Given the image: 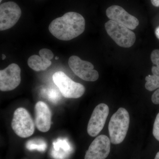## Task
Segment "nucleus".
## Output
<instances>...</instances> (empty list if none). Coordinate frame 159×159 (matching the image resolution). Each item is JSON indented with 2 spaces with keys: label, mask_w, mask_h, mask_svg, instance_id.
<instances>
[{
  "label": "nucleus",
  "mask_w": 159,
  "mask_h": 159,
  "mask_svg": "<svg viewBox=\"0 0 159 159\" xmlns=\"http://www.w3.org/2000/svg\"><path fill=\"white\" fill-rule=\"evenodd\" d=\"M85 27V20L81 14L68 12L53 20L49 25V30L57 39L69 41L83 33Z\"/></svg>",
  "instance_id": "obj_1"
},
{
  "label": "nucleus",
  "mask_w": 159,
  "mask_h": 159,
  "mask_svg": "<svg viewBox=\"0 0 159 159\" xmlns=\"http://www.w3.org/2000/svg\"><path fill=\"white\" fill-rule=\"evenodd\" d=\"M129 124V116L125 109L120 107L111 117L108 125L110 139L112 144H119L125 139Z\"/></svg>",
  "instance_id": "obj_2"
},
{
  "label": "nucleus",
  "mask_w": 159,
  "mask_h": 159,
  "mask_svg": "<svg viewBox=\"0 0 159 159\" xmlns=\"http://www.w3.org/2000/svg\"><path fill=\"white\" fill-rule=\"evenodd\" d=\"M105 28L108 35L120 47L129 48L135 42V34L123 25L110 20L105 23Z\"/></svg>",
  "instance_id": "obj_3"
},
{
  "label": "nucleus",
  "mask_w": 159,
  "mask_h": 159,
  "mask_svg": "<svg viewBox=\"0 0 159 159\" xmlns=\"http://www.w3.org/2000/svg\"><path fill=\"white\" fill-rule=\"evenodd\" d=\"M53 80L64 97L77 99L82 97L85 92L84 86L75 82L62 71L53 75Z\"/></svg>",
  "instance_id": "obj_4"
},
{
  "label": "nucleus",
  "mask_w": 159,
  "mask_h": 159,
  "mask_svg": "<svg viewBox=\"0 0 159 159\" xmlns=\"http://www.w3.org/2000/svg\"><path fill=\"white\" fill-rule=\"evenodd\" d=\"M11 127L15 133L22 138L31 136L34 131V124L29 112L25 109H16L13 114Z\"/></svg>",
  "instance_id": "obj_5"
},
{
  "label": "nucleus",
  "mask_w": 159,
  "mask_h": 159,
  "mask_svg": "<svg viewBox=\"0 0 159 159\" xmlns=\"http://www.w3.org/2000/svg\"><path fill=\"white\" fill-rule=\"evenodd\" d=\"M69 65L74 74L83 80L95 81L99 78V73L94 70V66L78 56H71L69 59Z\"/></svg>",
  "instance_id": "obj_6"
},
{
  "label": "nucleus",
  "mask_w": 159,
  "mask_h": 159,
  "mask_svg": "<svg viewBox=\"0 0 159 159\" xmlns=\"http://www.w3.org/2000/svg\"><path fill=\"white\" fill-rule=\"evenodd\" d=\"M20 8L12 2L2 3L0 6V30L5 31L12 28L21 16Z\"/></svg>",
  "instance_id": "obj_7"
},
{
  "label": "nucleus",
  "mask_w": 159,
  "mask_h": 159,
  "mask_svg": "<svg viewBox=\"0 0 159 159\" xmlns=\"http://www.w3.org/2000/svg\"><path fill=\"white\" fill-rule=\"evenodd\" d=\"M21 70L15 63L9 65L0 71V90L2 92L11 91L16 88L21 82Z\"/></svg>",
  "instance_id": "obj_8"
},
{
  "label": "nucleus",
  "mask_w": 159,
  "mask_h": 159,
  "mask_svg": "<svg viewBox=\"0 0 159 159\" xmlns=\"http://www.w3.org/2000/svg\"><path fill=\"white\" fill-rule=\"evenodd\" d=\"M108 106L100 103L94 109L87 127L88 133L92 137L97 136L102 130L109 115Z\"/></svg>",
  "instance_id": "obj_9"
},
{
  "label": "nucleus",
  "mask_w": 159,
  "mask_h": 159,
  "mask_svg": "<svg viewBox=\"0 0 159 159\" xmlns=\"http://www.w3.org/2000/svg\"><path fill=\"white\" fill-rule=\"evenodd\" d=\"M111 142L107 136H98L90 145L84 159H105L110 152Z\"/></svg>",
  "instance_id": "obj_10"
},
{
  "label": "nucleus",
  "mask_w": 159,
  "mask_h": 159,
  "mask_svg": "<svg viewBox=\"0 0 159 159\" xmlns=\"http://www.w3.org/2000/svg\"><path fill=\"white\" fill-rule=\"evenodd\" d=\"M106 15L111 20L123 25L131 30L135 29L139 25V20L120 6L109 7L106 10Z\"/></svg>",
  "instance_id": "obj_11"
},
{
  "label": "nucleus",
  "mask_w": 159,
  "mask_h": 159,
  "mask_svg": "<svg viewBox=\"0 0 159 159\" xmlns=\"http://www.w3.org/2000/svg\"><path fill=\"white\" fill-rule=\"evenodd\" d=\"M35 124L38 130L42 132L48 131L51 126V112L48 105L39 101L34 107Z\"/></svg>",
  "instance_id": "obj_12"
},
{
  "label": "nucleus",
  "mask_w": 159,
  "mask_h": 159,
  "mask_svg": "<svg viewBox=\"0 0 159 159\" xmlns=\"http://www.w3.org/2000/svg\"><path fill=\"white\" fill-rule=\"evenodd\" d=\"M73 151V147L67 139H58L53 143L51 155L54 159L67 158Z\"/></svg>",
  "instance_id": "obj_13"
},
{
  "label": "nucleus",
  "mask_w": 159,
  "mask_h": 159,
  "mask_svg": "<svg viewBox=\"0 0 159 159\" xmlns=\"http://www.w3.org/2000/svg\"><path fill=\"white\" fill-rule=\"evenodd\" d=\"M51 60L37 55H33L29 57L28 64L29 67L35 71L45 70L51 66Z\"/></svg>",
  "instance_id": "obj_14"
},
{
  "label": "nucleus",
  "mask_w": 159,
  "mask_h": 159,
  "mask_svg": "<svg viewBox=\"0 0 159 159\" xmlns=\"http://www.w3.org/2000/svg\"><path fill=\"white\" fill-rule=\"evenodd\" d=\"M26 148L29 150L44 152L47 148V142L43 139H36L29 140L26 143Z\"/></svg>",
  "instance_id": "obj_15"
},
{
  "label": "nucleus",
  "mask_w": 159,
  "mask_h": 159,
  "mask_svg": "<svg viewBox=\"0 0 159 159\" xmlns=\"http://www.w3.org/2000/svg\"><path fill=\"white\" fill-rule=\"evenodd\" d=\"M146 82L145 88L149 91H152L159 88V77L149 75L145 77Z\"/></svg>",
  "instance_id": "obj_16"
},
{
  "label": "nucleus",
  "mask_w": 159,
  "mask_h": 159,
  "mask_svg": "<svg viewBox=\"0 0 159 159\" xmlns=\"http://www.w3.org/2000/svg\"><path fill=\"white\" fill-rule=\"evenodd\" d=\"M46 97L49 101L52 102H57L61 98L60 94L57 90L50 89L46 91Z\"/></svg>",
  "instance_id": "obj_17"
},
{
  "label": "nucleus",
  "mask_w": 159,
  "mask_h": 159,
  "mask_svg": "<svg viewBox=\"0 0 159 159\" xmlns=\"http://www.w3.org/2000/svg\"><path fill=\"white\" fill-rule=\"evenodd\" d=\"M152 133L155 138L159 142V113L155 120Z\"/></svg>",
  "instance_id": "obj_18"
},
{
  "label": "nucleus",
  "mask_w": 159,
  "mask_h": 159,
  "mask_svg": "<svg viewBox=\"0 0 159 159\" xmlns=\"http://www.w3.org/2000/svg\"><path fill=\"white\" fill-rule=\"evenodd\" d=\"M40 56L45 57L46 59L51 60L54 57L53 52L49 49L44 48L41 49L39 51Z\"/></svg>",
  "instance_id": "obj_19"
},
{
  "label": "nucleus",
  "mask_w": 159,
  "mask_h": 159,
  "mask_svg": "<svg viewBox=\"0 0 159 159\" xmlns=\"http://www.w3.org/2000/svg\"><path fill=\"white\" fill-rule=\"evenodd\" d=\"M151 60L153 64L159 69V49L153 50L151 54Z\"/></svg>",
  "instance_id": "obj_20"
},
{
  "label": "nucleus",
  "mask_w": 159,
  "mask_h": 159,
  "mask_svg": "<svg viewBox=\"0 0 159 159\" xmlns=\"http://www.w3.org/2000/svg\"><path fill=\"white\" fill-rule=\"evenodd\" d=\"M152 101L154 104H159V89H157L152 94Z\"/></svg>",
  "instance_id": "obj_21"
},
{
  "label": "nucleus",
  "mask_w": 159,
  "mask_h": 159,
  "mask_svg": "<svg viewBox=\"0 0 159 159\" xmlns=\"http://www.w3.org/2000/svg\"><path fill=\"white\" fill-rule=\"evenodd\" d=\"M152 72L153 75L159 77V69L156 66H154L152 68Z\"/></svg>",
  "instance_id": "obj_22"
},
{
  "label": "nucleus",
  "mask_w": 159,
  "mask_h": 159,
  "mask_svg": "<svg viewBox=\"0 0 159 159\" xmlns=\"http://www.w3.org/2000/svg\"><path fill=\"white\" fill-rule=\"evenodd\" d=\"M152 4L155 7H159V0H151Z\"/></svg>",
  "instance_id": "obj_23"
},
{
  "label": "nucleus",
  "mask_w": 159,
  "mask_h": 159,
  "mask_svg": "<svg viewBox=\"0 0 159 159\" xmlns=\"http://www.w3.org/2000/svg\"><path fill=\"white\" fill-rule=\"evenodd\" d=\"M155 33L156 36L157 38L159 39V26L156 29Z\"/></svg>",
  "instance_id": "obj_24"
},
{
  "label": "nucleus",
  "mask_w": 159,
  "mask_h": 159,
  "mask_svg": "<svg viewBox=\"0 0 159 159\" xmlns=\"http://www.w3.org/2000/svg\"><path fill=\"white\" fill-rule=\"evenodd\" d=\"M154 159H159V152L157 153Z\"/></svg>",
  "instance_id": "obj_25"
},
{
  "label": "nucleus",
  "mask_w": 159,
  "mask_h": 159,
  "mask_svg": "<svg viewBox=\"0 0 159 159\" xmlns=\"http://www.w3.org/2000/svg\"><path fill=\"white\" fill-rule=\"evenodd\" d=\"M2 60H5L6 58V56L5 55V54H2Z\"/></svg>",
  "instance_id": "obj_26"
},
{
  "label": "nucleus",
  "mask_w": 159,
  "mask_h": 159,
  "mask_svg": "<svg viewBox=\"0 0 159 159\" xmlns=\"http://www.w3.org/2000/svg\"><path fill=\"white\" fill-rule=\"evenodd\" d=\"M58 59H59V57H57V56H56V57H55V59L58 60Z\"/></svg>",
  "instance_id": "obj_27"
},
{
  "label": "nucleus",
  "mask_w": 159,
  "mask_h": 159,
  "mask_svg": "<svg viewBox=\"0 0 159 159\" xmlns=\"http://www.w3.org/2000/svg\"><path fill=\"white\" fill-rule=\"evenodd\" d=\"M2 0H0V2H2Z\"/></svg>",
  "instance_id": "obj_28"
}]
</instances>
